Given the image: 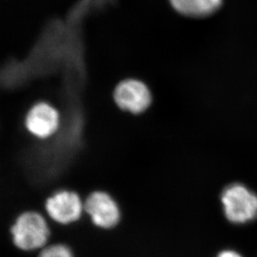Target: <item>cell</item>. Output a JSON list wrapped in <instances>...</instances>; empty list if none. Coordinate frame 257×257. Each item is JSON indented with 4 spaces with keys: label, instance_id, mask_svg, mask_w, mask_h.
<instances>
[{
    "label": "cell",
    "instance_id": "obj_6",
    "mask_svg": "<svg viewBox=\"0 0 257 257\" xmlns=\"http://www.w3.org/2000/svg\"><path fill=\"white\" fill-rule=\"evenodd\" d=\"M25 125L30 134L39 139H47L57 131L59 126V116L55 108L39 102L28 112Z\"/></svg>",
    "mask_w": 257,
    "mask_h": 257
},
{
    "label": "cell",
    "instance_id": "obj_7",
    "mask_svg": "<svg viewBox=\"0 0 257 257\" xmlns=\"http://www.w3.org/2000/svg\"><path fill=\"white\" fill-rule=\"evenodd\" d=\"M177 12L187 17L204 18L221 8L222 0H169Z\"/></svg>",
    "mask_w": 257,
    "mask_h": 257
},
{
    "label": "cell",
    "instance_id": "obj_2",
    "mask_svg": "<svg viewBox=\"0 0 257 257\" xmlns=\"http://www.w3.org/2000/svg\"><path fill=\"white\" fill-rule=\"evenodd\" d=\"M226 219L234 224H245L257 217V196L240 183L229 185L221 196Z\"/></svg>",
    "mask_w": 257,
    "mask_h": 257
},
{
    "label": "cell",
    "instance_id": "obj_8",
    "mask_svg": "<svg viewBox=\"0 0 257 257\" xmlns=\"http://www.w3.org/2000/svg\"><path fill=\"white\" fill-rule=\"evenodd\" d=\"M39 257H73L70 249L62 245V244H56V245H49L44 247L42 250L41 253L39 254Z\"/></svg>",
    "mask_w": 257,
    "mask_h": 257
},
{
    "label": "cell",
    "instance_id": "obj_1",
    "mask_svg": "<svg viewBox=\"0 0 257 257\" xmlns=\"http://www.w3.org/2000/svg\"><path fill=\"white\" fill-rule=\"evenodd\" d=\"M10 233L19 249L31 251L44 248L50 231L44 216L35 211H26L16 219Z\"/></svg>",
    "mask_w": 257,
    "mask_h": 257
},
{
    "label": "cell",
    "instance_id": "obj_4",
    "mask_svg": "<svg viewBox=\"0 0 257 257\" xmlns=\"http://www.w3.org/2000/svg\"><path fill=\"white\" fill-rule=\"evenodd\" d=\"M84 211L92 223L102 229H112L118 224L120 209L114 199L107 192H93L84 202Z\"/></svg>",
    "mask_w": 257,
    "mask_h": 257
},
{
    "label": "cell",
    "instance_id": "obj_3",
    "mask_svg": "<svg viewBox=\"0 0 257 257\" xmlns=\"http://www.w3.org/2000/svg\"><path fill=\"white\" fill-rule=\"evenodd\" d=\"M113 97L121 109L134 114L144 112L152 102V95L148 86L142 81L132 78L121 81L116 85Z\"/></svg>",
    "mask_w": 257,
    "mask_h": 257
},
{
    "label": "cell",
    "instance_id": "obj_5",
    "mask_svg": "<svg viewBox=\"0 0 257 257\" xmlns=\"http://www.w3.org/2000/svg\"><path fill=\"white\" fill-rule=\"evenodd\" d=\"M45 209L57 223L68 225L79 220L84 211V203L75 192L60 191L48 198Z\"/></svg>",
    "mask_w": 257,
    "mask_h": 257
},
{
    "label": "cell",
    "instance_id": "obj_9",
    "mask_svg": "<svg viewBox=\"0 0 257 257\" xmlns=\"http://www.w3.org/2000/svg\"><path fill=\"white\" fill-rule=\"evenodd\" d=\"M216 257H242L236 252L235 250H222L221 252L219 253Z\"/></svg>",
    "mask_w": 257,
    "mask_h": 257
}]
</instances>
